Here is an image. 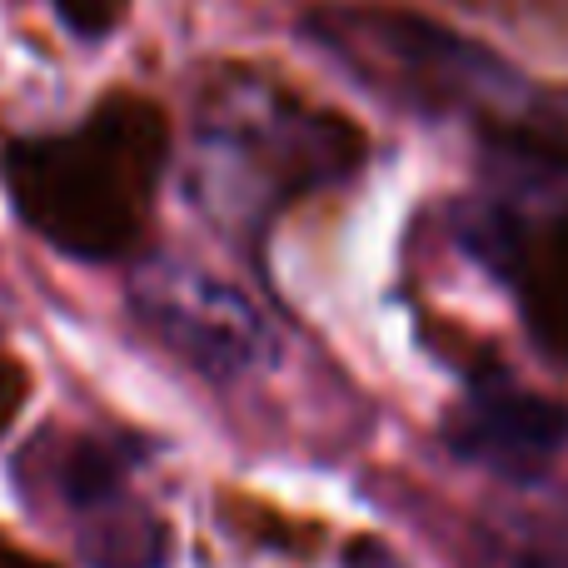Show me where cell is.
<instances>
[{
	"mask_svg": "<svg viewBox=\"0 0 568 568\" xmlns=\"http://www.w3.org/2000/svg\"><path fill=\"white\" fill-rule=\"evenodd\" d=\"M165 155V110L140 95H110L75 135L16 140L0 155V175L40 240L75 260H115L145 230Z\"/></svg>",
	"mask_w": 568,
	"mask_h": 568,
	"instance_id": "obj_1",
	"label": "cell"
},
{
	"mask_svg": "<svg viewBox=\"0 0 568 568\" xmlns=\"http://www.w3.org/2000/svg\"><path fill=\"white\" fill-rule=\"evenodd\" d=\"M304 30L349 75L369 80V90H384L419 110H459L474 100H494L509 80L499 60L484 55L474 40L409 10L320 6L304 16Z\"/></svg>",
	"mask_w": 568,
	"mask_h": 568,
	"instance_id": "obj_2",
	"label": "cell"
},
{
	"mask_svg": "<svg viewBox=\"0 0 568 568\" xmlns=\"http://www.w3.org/2000/svg\"><path fill=\"white\" fill-rule=\"evenodd\" d=\"M135 310L145 324L205 374H240L270 354L260 310L225 280L185 265H160L135 284Z\"/></svg>",
	"mask_w": 568,
	"mask_h": 568,
	"instance_id": "obj_3",
	"label": "cell"
},
{
	"mask_svg": "<svg viewBox=\"0 0 568 568\" xmlns=\"http://www.w3.org/2000/svg\"><path fill=\"white\" fill-rule=\"evenodd\" d=\"M568 439V414L544 394H524L509 384L479 389L454 424V444L479 464L509 479H539Z\"/></svg>",
	"mask_w": 568,
	"mask_h": 568,
	"instance_id": "obj_4",
	"label": "cell"
},
{
	"mask_svg": "<svg viewBox=\"0 0 568 568\" xmlns=\"http://www.w3.org/2000/svg\"><path fill=\"white\" fill-rule=\"evenodd\" d=\"M170 549V534L160 519L150 514H115V519H100L85 534V559L95 568H160Z\"/></svg>",
	"mask_w": 568,
	"mask_h": 568,
	"instance_id": "obj_5",
	"label": "cell"
},
{
	"mask_svg": "<svg viewBox=\"0 0 568 568\" xmlns=\"http://www.w3.org/2000/svg\"><path fill=\"white\" fill-rule=\"evenodd\" d=\"M534 314L549 339L568 354V215L544 235L534 255Z\"/></svg>",
	"mask_w": 568,
	"mask_h": 568,
	"instance_id": "obj_6",
	"label": "cell"
},
{
	"mask_svg": "<svg viewBox=\"0 0 568 568\" xmlns=\"http://www.w3.org/2000/svg\"><path fill=\"white\" fill-rule=\"evenodd\" d=\"M115 489H120V464L110 459L105 449H95V444H80L65 469L70 504H75V509H105V504L115 499Z\"/></svg>",
	"mask_w": 568,
	"mask_h": 568,
	"instance_id": "obj_7",
	"label": "cell"
},
{
	"mask_svg": "<svg viewBox=\"0 0 568 568\" xmlns=\"http://www.w3.org/2000/svg\"><path fill=\"white\" fill-rule=\"evenodd\" d=\"M50 6L65 20V30H75L80 40H100L125 20L130 0H50Z\"/></svg>",
	"mask_w": 568,
	"mask_h": 568,
	"instance_id": "obj_8",
	"label": "cell"
},
{
	"mask_svg": "<svg viewBox=\"0 0 568 568\" xmlns=\"http://www.w3.org/2000/svg\"><path fill=\"white\" fill-rule=\"evenodd\" d=\"M26 394H30V374L20 359L0 354V434L16 424V414L26 409Z\"/></svg>",
	"mask_w": 568,
	"mask_h": 568,
	"instance_id": "obj_9",
	"label": "cell"
},
{
	"mask_svg": "<svg viewBox=\"0 0 568 568\" xmlns=\"http://www.w3.org/2000/svg\"><path fill=\"white\" fill-rule=\"evenodd\" d=\"M344 568H404V559L379 539H354L344 549Z\"/></svg>",
	"mask_w": 568,
	"mask_h": 568,
	"instance_id": "obj_10",
	"label": "cell"
},
{
	"mask_svg": "<svg viewBox=\"0 0 568 568\" xmlns=\"http://www.w3.org/2000/svg\"><path fill=\"white\" fill-rule=\"evenodd\" d=\"M0 568H50V564H45V559H30V554L10 549V544L0 539Z\"/></svg>",
	"mask_w": 568,
	"mask_h": 568,
	"instance_id": "obj_11",
	"label": "cell"
}]
</instances>
